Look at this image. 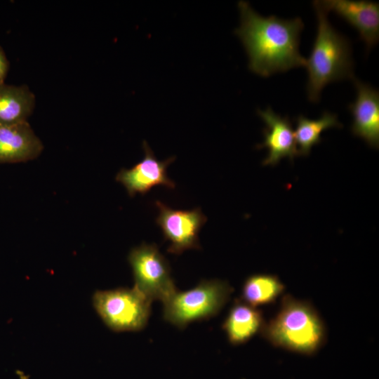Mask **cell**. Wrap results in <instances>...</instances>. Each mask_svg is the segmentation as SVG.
<instances>
[{"label": "cell", "mask_w": 379, "mask_h": 379, "mask_svg": "<svg viewBox=\"0 0 379 379\" xmlns=\"http://www.w3.org/2000/svg\"><path fill=\"white\" fill-rule=\"evenodd\" d=\"M317 16V34L305 67L308 72L307 93L312 102L319 100L323 88L328 83L353 79V60L348 39L330 24L328 13L320 1H313Z\"/></svg>", "instance_id": "cell-3"}, {"label": "cell", "mask_w": 379, "mask_h": 379, "mask_svg": "<svg viewBox=\"0 0 379 379\" xmlns=\"http://www.w3.org/2000/svg\"><path fill=\"white\" fill-rule=\"evenodd\" d=\"M357 95L349 105L353 116L352 132L363 138L371 147H379V93L367 84L352 79Z\"/></svg>", "instance_id": "cell-10"}, {"label": "cell", "mask_w": 379, "mask_h": 379, "mask_svg": "<svg viewBox=\"0 0 379 379\" xmlns=\"http://www.w3.org/2000/svg\"><path fill=\"white\" fill-rule=\"evenodd\" d=\"M142 147L143 159L130 169H121L116 176L117 181L125 187L131 197L137 194H145L154 187L159 185L174 189L175 183L168 176L167 168L175 157L159 160L146 141H143Z\"/></svg>", "instance_id": "cell-8"}, {"label": "cell", "mask_w": 379, "mask_h": 379, "mask_svg": "<svg viewBox=\"0 0 379 379\" xmlns=\"http://www.w3.org/2000/svg\"><path fill=\"white\" fill-rule=\"evenodd\" d=\"M297 124L294 133L295 142L298 144L299 155L306 156L311 148L321 142V133L323 131L332 127H342L338 121L337 115L328 112H324L322 116L312 120L300 114L295 119Z\"/></svg>", "instance_id": "cell-16"}, {"label": "cell", "mask_w": 379, "mask_h": 379, "mask_svg": "<svg viewBox=\"0 0 379 379\" xmlns=\"http://www.w3.org/2000/svg\"><path fill=\"white\" fill-rule=\"evenodd\" d=\"M284 291L285 285L277 275L255 274L244 281L239 299L257 307L274 303Z\"/></svg>", "instance_id": "cell-15"}, {"label": "cell", "mask_w": 379, "mask_h": 379, "mask_svg": "<svg viewBox=\"0 0 379 379\" xmlns=\"http://www.w3.org/2000/svg\"><path fill=\"white\" fill-rule=\"evenodd\" d=\"M35 105V96L26 86L0 84V126L27 121Z\"/></svg>", "instance_id": "cell-14"}, {"label": "cell", "mask_w": 379, "mask_h": 379, "mask_svg": "<svg viewBox=\"0 0 379 379\" xmlns=\"http://www.w3.org/2000/svg\"><path fill=\"white\" fill-rule=\"evenodd\" d=\"M159 210L156 223L161 228L164 241H169V253L180 255L188 249H200L199 233L207 220L200 208L192 210L173 209L157 200Z\"/></svg>", "instance_id": "cell-7"}, {"label": "cell", "mask_w": 379, "mask_h": 379, "mask_svg": "<svg viewBox=\"0 0 379 379\" xmlns=\"http://www.w3.org/2000/svg\"><path fill=\"white\" fill-rule=\"evenodd\" d=\"M241 25L235 34L248 56L249 69L264 77L306 65L299 52L300 34L304 24L300 18L284 20L275 15L265 18L248 2L238 3Z\"/></svg>", "instance_id": "cell-1"}, {"label": "cell", "mask_w": 379, "mask_h": 379, "mask_svg": "<svg viewBox=\"0 0 379 379\" xmlns=\"http://www.w3.org/2000/svg\"><path fill=\"white\" fill-rule=\"evenodd\" d=\"M265 321L262 312L240 299H236L226 316L222 328L229 343L237 346L260 333Z\"/></svg>", "instance_id": "cell-13"}, {"label": "cell", "mask_w": 379, "mask_h": 379, "mask_svg": "<svg viewBox=\"0 0 379 379\" xmlns=\"http://www.w3.org/2000/svg\"><path fill=\"white\" fill-rule=\"evenodd\" d=\"M233 288L220 279L201 280L194 288L178 290L163 303V318L180 329L190 324L209 319L222 310Z\"/></svg>", "instance_id": "cell-4"}, {"label": "cell", "mask_w": 379, "mask_h": 379, "mask_svg": "<svg viewBox=\"0 0 379 379\" xmlns=\"http://www.w3.org/2000/svg\"><path fill=\"white\" fill-rule=\"evenodd\" d=\"M258 114L266 124V128L263 129L265 140L256 146L258 149L267 147L268 149L262 164L274 166L284 157L293 161L299 153L289 118L280 117L270 107L265 111L258 109Z\"/></svg>", "instance_id": "cell-11"}, {"label": "cell", "mask_w": 379, "mask_h": 379, "mask_svg": "<svg viewBox=\"0 0 379 379\" xmlns=\"http://www.w3.org/2000/svg\"><path fill=\"white\" fill-rule=\"evenodd\" d=\"M261 335L272 345L295 354L312 356L325 345L327 331L317 309L307 300L283 296L274 316L265 321Z\"/></svg>", "instance_id": "cell-2"}, {"label": "cell", "mask_w": 379, "mask_h": 379, "mask_svg": "<svg viewBox=\"0 0 379 379\" xmlns=\"http://www.w3.org/2000/svg\"><path fill=\"white\" fill-rule=\"evenodd\" d=\"M128 260L133 270V287L151 302H164L177 291L169 262L156 244L142 243L133 248Z\"/></svg>", "instance_id": "cell-6"}, {"label": "cell", "mask_w": 379, "mask_h": 379, "mask_svg": "<svg viewBox=\"0 0 379 379\" xmlns=\"http://www.w3.org/2000/svg\"><path fill=\"white\" fill-rule=\"evenodd\" d=\"M43 145L27 121L0 126V163H15L37 157Z\"/></svg>", "instance_id": "cell-12"}, {"label": "cell", "mask_w": 379, "mask_h": 379, "mask_svg": "<svg viewBox=\"0 0 379 379\" xmlns=\"http://www.w3.org/2000/svg\"><path fill=\"white\" fill-rule=\"evenodd\" d=\"M152 302L134 287L97 291L93 295L98 314L115 332L142 330L148 323Z\"/></svg>", "instance_id": "cell-5"}, {"label": "cell", "mask_w": 379, "mask_h": 379, "mask_svg": "<svg viewBox=\"0 0 379 379\" xmlns=\"http://www.w3.org/2000/svg\"><path fill=\"white\" fill-rule=\"evenodd\" d=\"M9 68V62L6 54L0 46V84L4 83Z\"/></svg>", "instance_id": "cell-17"}, {"label": "cell", "mask_w": 379, "mask_h": 379, "mask_svg": "<svg viewBox=\"0 0 379 379\" xmlns=\"http://www.w3.org/2000/svg\"><path fill=\"white\" fill-rule=\"evenodd\" d=\"M328 11H334L357 29L368 50L379 39V4L369 1H320Z\"/></svg>", "instance_id": "cell-9"}]
</instances>
